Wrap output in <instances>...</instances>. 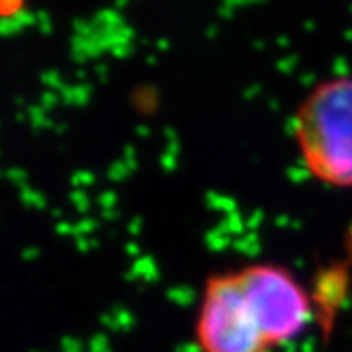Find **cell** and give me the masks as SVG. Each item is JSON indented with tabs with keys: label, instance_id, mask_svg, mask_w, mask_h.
I'll list each match as a JSON object with an SVG mask.
<instances>
[{
	"label": "cell",
	"instance_id": "obj_1",
	"mask_svg": "<svg viewBox=\"0 0 352 352\" xmlns=\"http://www.w3.org/2000/svg\"><path fill=\"white\" fill-rule=\"evenodd\" d=\"M196 340L201 352H272L280 346L270 307L243 268L206 282Z\"/></svg>",
	"mask_w": 352,
	"mask_h": 352
},
{
	"label": "cell",
	"instance_id": "obj_3",
	"mask_svg": "<svg viewBox=\"0 0 352 352\" xmlns=\"http://www.w3.org/2000/svg\"><path fill=\"white\" fill-rule=\"evenodd\" d=\"M346 245H349V254H351V263H352V227L349 231V239H346Z\"/></svg>",
	"mask_w": 352,
	"mask_h": 352
},
{
	"label": "cell",
	"instance_id": "obj_2",
	"mask_svg": "<svg viewBox=\"0 0 352 352\" xmlns=\"http://www.w3.org/2000/svg\"><path fill=\"white\" fill-rule=\"evenodd\" d=\"M294 135L309 175L319 182L352 186V76L319 82L303 98Z\"/></svg>",
	"mask_w": 352,
	"mask_h": 352
}]
</instances>
